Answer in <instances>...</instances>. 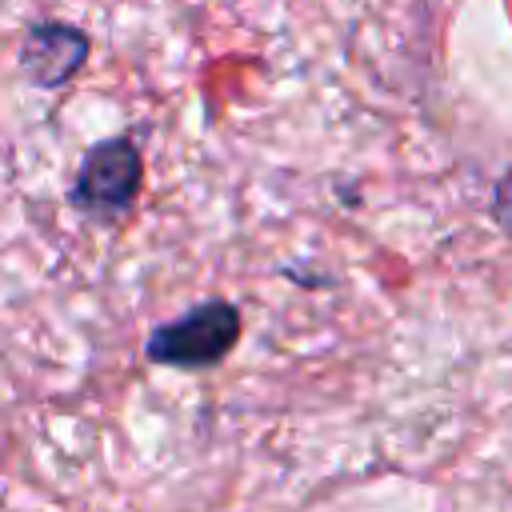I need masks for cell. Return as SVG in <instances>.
<instances>
[{
    "mask_svg": "<svg viewBox=\"0 0 512 512\" xmlns=\"http://www.w3.org/2000/svg\"><path fill=\"white\" fill-rule=\"evenodd\" d=\"M240 336V312L228 300H204L148 336V360L168 368H212Z\"/></svg>",
    "mask_w": 512,
    "mask_h": 512,
    "instance_id": "cell-1",
    "label": "cell"
},
{
    "mask_svg": "<svg viewBox=\"0 0 512 512\" xmlns=\"http://www.w3.org/2000/svg\"><path fill=\"white\" fill-rule=\"evenodd\" d=\"M140 176H144V160L132 140H124V136L100 140L80 160V172L72 184V204L92 216H120L132 208V200L140 192Z\"/></svg>",
    "mask_w": 512,
    "mask_h": 512,
    "instance_id": "cell-2",
    "label": "cell"
},
{
    "mask_svg": "<svg viewBox=\"0 0 512 512\" xmlns=\"http://www.w3.org/2000/svg\"><path fill=\"white\" fill-rule=\"evenodd\" d=\"M88 60V36L72 24H36L20 52V72L36 88H60Z\"/></svg>",
    "mask_w": 512,
    "mask_h": 512,
    "instance_id": "cell-3",
    "label": "cell"
},
{
    "mask_svg": "<svg viewBox=\"0 0 512 512\" xmlns=\"http://www.w3.org/2000/svg\"><path fill=\"white\" fill-rule=\"evenodd\" d=\"M492 212H496V224L512 236V168L504 172V180L496 184V200H492Z\"/></svg>",
    "mask_w": 512,
    "mask_h": 512,
    "instance_id": "cell-4",
    "label": "cell"
}]
</instances>
